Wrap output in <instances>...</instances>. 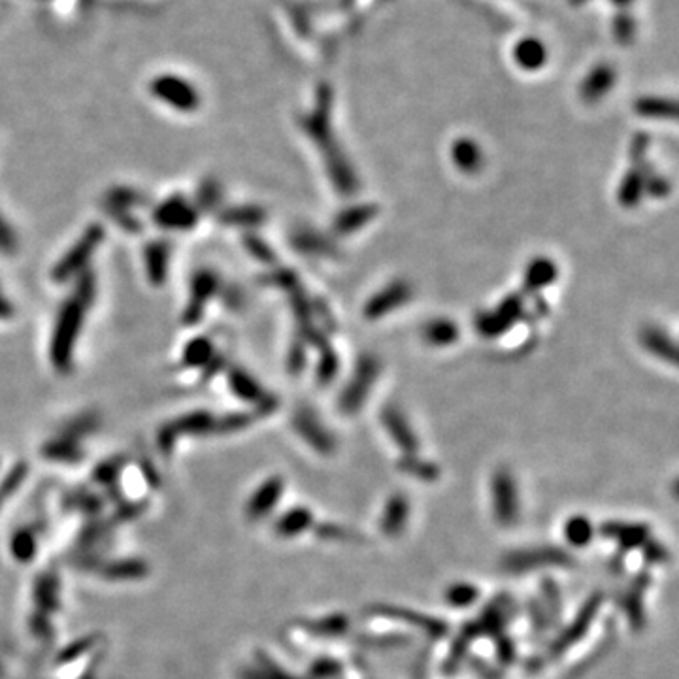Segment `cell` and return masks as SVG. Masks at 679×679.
<instances>
[{
  "instance_id": "6da1fadb",
  "label": "cell",
  "mask_w": 679,
  "mask_h": 679,
  "mask_svg": "<svg viewBox=\"0 0 679 679\" xmlns=\"http://www.w3.org/2000/svg\"><path fill=\"white\" fill-rule=\"evenodd\" d=\"M85 310L88 308L79 301H76L72 294L59 306L50 342V358L53 368L60 374H67L72 370L74 349L83 327Z\"/></svg>"
},
{
  "instance_id": "7a4b0ae2",
  "label": "cell",
  "mask_w": 679,
  "mask_h": 679,
  "mask_svg": "<svg viewBox=\"0 0 679 679\" xmlns=\"http://www.w3.org/2000/svg\"><path fill=\"white\" fill-rule=\"evenodd\" d=\"M104 237H106V232H104V227L100 223L88 225V228L81 232V237L78 238V242L65 255H62V259L53 266V270H51L53 282L65 284V282L76 278V275L81 270L88 268L89 259L93 257L95 251L102 244Z\"/></svg>"
},
{
  "instance_id": "3957f363",
  "label": "cell",
  "mask_w": 679,
  "mask_h": 679,
  "mask_svg": "<svg viewBox=\"0 0 679 679\" xmlns=\"http://www.w3.org/2000/svg\"><path fill=\"white\" fill-rule=\"evenodd\" d=\"M604 600H606V594L600 592V591L589 594L587 600L580 606L576 618L572 619L561 630L557 638L549 644L547 659H559V656H563L570 647H574L576 644H580L585 638V634L592 627L594 619H597V615H599Z\"/></svg>"
},
{
  "instance_id": "277c9868",
  "label": "cell",
  "mask_w": 679,
  "mask_h": 679,
  "mask_svg": "<svg viewBox=\"0 0 679 679\" xmlns=\"http://www.w3.org/2000/svg\"><path fill=\"white\" fill-rule=\"evenodd\" d=\"M572 564H574V557H572L566 549L555 545L517 549L512 551V553H507L502 561L504 570H507L509 574H525V572L549 566L566 568Z\"/></svg>"
},
{
  "instance_id": "5b68a950",
  "label": "cell",
  "mask_w": 679,
  "mask_h": 679,
  "mask_svg": "<svg viewBox=\"0 0 679 679\" xmlns=\"http://www.w3.org/2000/svg\"><path fill=\"white\" fill-rule=\"evenodd\" d=\"M367 613L372 615V618H381V619H389V621H398V623L410 625V627L424 632V636H429V638H433V640H442L450 632L448 623H443L442 619H436V618H433V615L421 613V611H415V609H410V608L395 606V604H374V606L367 608Z\"/></svg>"
},
{
  "instance_id": "8992f818",
  "label": "cell",
  "mask_w": 679,
  "mask_h": 679,
  "mask_svg": "<svg viewBox=\"0 0 679 679\" xmlns=\"http://www.w3.org/2000/svg\"><path fill=\"white\" fill-rule=\"evenodd\" d=\"M491 498L497 523L506 528L514 526L521 516V504L516 478L507 470L502 469L495 472L491 481Z\"/></svg>"
},
{
  "instance_id": "52a82bcc",
  "label": "cell",
  "mask_w": 679,
  "mask_h": 679,
  "mask_svg": "<svg viewBox=\"0 0 679 679\" xmlns=\"http://www.w3.org/2000/svg\"><path fill=\"white\" fill-rule=\"evenodd\" d=\"M221 291V282L219 275L216 272H211L208 268H202L193 274L191 278V289H189V302L183 310L181 321L187 327L199 325L204 317V310L209 299Z\"/></svg>"
},
{
  "instance_id": "ba28073f",
  "label": "cell",
  "mask_w": 679,
  "mask_h": 679,
  "mask_svg": "<svg viewBox=\"0 0 679 679\" xmlns=\"http://www.w3.org/2000/svg\"><path fill=\"white\" fill-rule=\"evenodd\" d=\"M200 219L199 209L183 195L164 199L153 209V221L164 230H193Z\"/></svg>"
},
{
  "instance_id": "9c48e42d",
  "label": "cell",
  "mask_w": 679,
  "mask_h": 679,
  "mask_svg": "<svg viewBox=\"0 0 679 679\" xmlns=\"http://www.w3.org/2000/svg\"><path fill=\"white\" fill-rule=\"evenodd\" d=\"M152 93L180 112H195L200 106V97L193 85L176 76L157 78L152 83Z\"/></svg>"
},
{
  "instance_id": "30bf717a",
  "label": "cell",
  "mask_w": 679,
  "mask_h": 679,
  "mask_svg": "<svg viewBox=\"0 0 679 679\" xmlns=\"http://www.w3.org/2000/svg\"><path fill=\"white\" fill-rule=\"evenodd\" d=\"M514 618H516V600L509 597V594L502 592L481 609L479 618H476L474 621L481 636L495 638V636H500L506 632L507 625L514 621Z\"/></svg>"
},
{
  "instance_id": "8fae6325",
  "label": "cell",
  "mask_w": 679,
  "mask_h": 679,
  "mask_svg": "<svg viewBox=\"0 0 679 679\" xmlns=\"http://www.w3.org/2000/svg\"><path fill=\"white\" fill-rule=\"evenodd\" d=\"M600 535L618 542L623 553L632 549H642L649 538L651 530L646 523H630V521H608L600 525Z\"/></svg>"
},
{
  "instance_id": "7c38bea8",
  "label": "cell",
  "mask_w": 679,
  "mask_h": 679,
  "mask_svg": "<svg viewBox=\"0 0 679 679\" xmlns=\"http://www.w3.org/2000/svg\"><path fill=\"white\" fill-rule=\"evenodd\" d=\"M651 585V574L649 572H640L630 581L628 589L625 591L621 599V608L627 615V621L632 630H642L646 627V608H644V597L646 591Z\"/></svg>"
},
{
  "instance_id": "4fadbf2b",
  "label": "cell",
  "mask_w": 679,
  "mask_h": 679,
  "mask_svg": "<svg viewBox=\"0 0 679 679\" xmlns=\"http://www.w3.org/2000/svg\"><path fill=\"white\" fill-rule=\"evenodd\" d=\"M170 253H172V246L168 240L155 238L147 242L144 247V266L145 275L152 285L161 287L168 280V268H170Z\"/></svg>"
},
{
  "instance_id": "5bb4252c",
  "label": "cell",
  "mask_w": 679,
  "mask_h": 679,
  "mask_svg": "<svg viewBox=\"0 0 679 679\" xmlns=\"http://www.w3.org/2000/svg\"><path fill=\"white\" fill-rule=\"evenodd\" d=\"M285 489V483L280 476L268 478L257 491H255L247 502V517L251 521H259L270 516L272 509L278 506Z\"/></svg>"
},
{
  "instance_id": "9a60e30c",
  "label": "cell",
  "mask_w": 679,
  "mask_h": 679,
  "mask_svg": "<svg viewBox=\"0 0 679 679\" xmlns=\"http://www.w3.org/2000/svg\"><path fill=\"white\" fill-rule=\"evenodd\" d=\"M410 521V500L405 495H393L386 507L384 516L379 519L381 533L389 538H398L406 530V525Z\"/></svg>"
},
{
  "instance_id": "2e32d148",
  "label": "cell",
  "mask_w": 679,
  "mask_h": 679,
  "mask_svg": "<svg viewBox=\"0 0 679 679\" xmlns=\"http://www.w3.org/2000/svg\"><path fill=\"white\" fill-rule=\"evenodd\" d=\"M293 424L296 433H299L313 450L321 451L325 455H329L330 451H334V440L330 438V434L321 427V423L317 421L312 414L308 412H299L294 415L293 419Z\"/></svg>"
},
{
  "instance_id": "e0dca14e",
  "label": "cell",
  "mask_w": 679,
  "mask_h": 679,
  "mask_svg": "<svg viewBox=\"0 0 679 679\" xmlns=\"http://www.w3.org/2000/svg\"><path fill=\"white\" fill-rule=\"evenodd\" d=\"M478 638H481V634H479V628H478V625H476L474 619L469 621V623H464L460 627V630L457 632L455 640L451 644V649H450L448 656H445V663H443V672L445 674H455L462 666V663L466 661V655H469L470 646Z\"/></svg>"
},
{
  "instance_id": "ac0fdd59",
  "label": "cell",
  "mask_w": 679,
  "mask_h": 679,
  "mask_svg": "<svg viewBox=\"0 0 679 679\" xmlns=\"http://www.w3.org/2000/svg\"><path fill=\"white\" fill-rule=\"evenodd\" d=\"M170 427H172L176 436H180V434L200 436V434L214 433L216 417L206 410H197V412H189V414H185V415H181L174 421H170Z\"/></svg>"
},
{
  "instance_id": "d6986e66",
  "label": "cell",
  "mask_w": 679,
  "mask_h": 679,
  "mask_svg": "<svg viewBox=\"0 0 679 679\" xmlns=\"http://www.w3.org/2000/svg\"><path fill=\"white\" fill-rule=\"evenodd\" d=\"M42 457L55 460V462H79L83 459V450L79 442L65 438V436H53L48 440L40 450Z\"/></svg>"
},
{
  "instance_id": "ffe728a7",
  "label": "cell",
  "mask_w": 679,
  "mask_h": 679,
  "mask_svg": "<svg viewBox=\"0 0 679 679\" xmlns=\"http://www.w3.org/2000/svg\"><path fill=\"white\" fill-rule=\"evenodd\" d=\"M266 219V211L261 206H230L219 211L218 221L228 227H259Z\"/></svg>"
},
{
  "instance_id": "44dd1931",
  "label": "cell",
  "mask_w": 679,
  "mask_h": 679,
  "mask_svg": "<svg viewBox=\"0 0 679 679\" xmlns=\"http://www.w3.org/2000/svg\"><path fill=\"white\" fill-rule=\"evenodd\" d=\"M230 391L246 402H259L265 396L261 384L244 368H230L227 374Z\"/></svg>"
},
{
  "instance_id": "7402d4cb",
  "label": "cell",
  "mask_w": 679,
  "mask_h": 679,
  "mask_svg": "<svg viewBox=\"0 0 679 679\" xmlns=\"http://www.w3.org/2000/svg\"><path fill=\"white\" fill-rule=\"evenodd\" d=\"M384 424L389 431V434L395 438L398 448L405 450L406 455H412L417 451L419 443L415 440V434L412 433L410 424L405 421V417H402L396 410H387L384 414Z\"/></svg>"
},
{
  "instance_id": "603a6c76",
  "label": "cell",
  "mask_w": 679,
  "mask_h": 679,
  "mask_svg": "<svg viewBox=\"0 0 679 679\" xmlns=\"http://www.w3.org/2000/svg\"><path fill=\"white\" fill-rule=\"evenodd\" d=\"M302 627L312 636H317V638H340V636H346L349 632L351 623H349V618H346V615L334 613V615H327V618H321V619L306 621Z\"/></svg>"
},
{
  "instance_id": "cb8c5ba5",
  "label": "cell",
  "mask_w": 679,
  "mask_h": 679,
  "mask_svg": "<svg viewBox=\"0 0 679 679\" xmlns=\"http://www.w3.org/2000/svg\"><path fill=\"white\" fill-rule=\"evenodd\" d=\"M313 525V516L308 507H293L275 523V533L282 538H294Z\"/></svg>"
},
{
  "instance_id": "d4e9b609",
  "label": "cell",
  "mask_w": 679,
  "mask_h": 679,
  "mask_svg": "<svg viewBox=\"0 0 679 679\" xmlns=\"http://www.w3.org/2000/svg\"><path fill=\"white\" fill-rule=\"evenodd\" d=\"M540 604L551 623V628L557 627L563 619V594L561 587L553 578H544L540 583Z\"/></svg>"
},
{
  "instance_id": "484cf974",
  "label": "cell",
  "mask_w": 679,
  "mask_h": 679,
  "mask_svg": "<svg viewBox=\"0 0 679 679\" xmlns=\"http://www.w3.org/2000/svg\"><path fill=\"white\" fill-rule=\"evenodd\" d=\"M100 429V415L97 412H81L59 427V436L79 442Z\"/></svg>"
},
{
  "instance_id": "4316f807",
  "label": "cell",
  "mask_w": 679,
  "mask_h": 679,
  "mask_svg": "<svg viewBox=\"0 0 679 679\" xmlns=\"http://www.w3.org/2000/svg\"><path fill=\"white\" fill-rule=\"evenodd\" d=\"M214 355H216L214 342H211L208 336H197L187 342L181 360H183V367L187 368H204Z\"/></svg>"
},
{
  "instance_id": "83f0119b",
  "label": "cell",
  "mask_w": 679,
  "mask_h": 679,
  "mask_svg": "<svg viewBox=\"0 0 679 679\" xmlns=\"http://www.w3.org/2000/svg\"><path fill=\"white\" fill-rule=\"evenodd\" d=\"M104 204L123 208V209H135L147 204V197L142 191L131 187V185H114L104 195Z\"/></svg>"
},
{
  "instance_id": "f1b7e54d",
  "label": "cell",
  "mask_w": 679,
  "mask_h": 679,
  "mask_svg": "<svg viewBox=\"0 0 679 679\" xmlns=\"http://www.w3.org/2000/svg\"><path fill=\"white\" fill-rule=\"evenodd\" d=\"M223 200V187L216 178H204L195 193V208L199 214H211Z\"/></svg>"
},
{
  "instance_id": "f546056e",
  "label": "cell",
  "mask_w": 679,
  "mask_h": 679,
  "mask_svg": "<svg viewBox=\"0 0 679 679\" xmlns=\"http://www.w3.org/2000/svg\"><path fill=\"white\" fill-rule=\"evenodd\" d=\"M98 570L108 580H140L147 574V564L144 561H116L98 566Z\"/></svg>"
},
{
  "instance_id": "4dcf8cb0",
  "label": "cell",
  "mask_w": 679,
  "mask_h": 679,
  "mask_svg": "<svg viewBox=\"0 0 679 679\" xmlns=\"http://www.w3.org/2000/svg\"><path fill=\"white\" fill-rule=\"evenodd\" d=\"M34 600L38 604L40 613L48 615L50 611L57 609V580L51 572H44L34 585Z\"/></svg>"
},
{
  "instance_id": "1f68e13d",
  "label": "cell",
  "mask_w": 679,
  "mask_h": 679,
  "mask_svg": "<svg viewBox=\"0 0 679 679\" xmlns=\"http://www.w3.org/2000/svg\"><path fill=\"white\" fill-rule=\"evenodd\" d=\"M408 294H410V289H406V285H391L387 291L374 296L372 302L367 308V315L374 317V315L386 313L391 308H396L398 304L405 302Z\"/></svg>"
},
{
  "instance_id": "d6a6232c",
  "label": "cell",
  "mask_w": 679,
  "mask_h": 679,
  "mask_svg": "<svg viewBox=\"0 0 679 679\" xmlns=\"http://www.w3.org/2000/svg\"><path fill=\"white\" fill-rule=\"evenodd\" d=\"M592 536H594V526L585 516H574L566 521L564 538L570 545L585 547L591 544Z\"/></svg>"
},
{
  "instance_id": "836d02e7",
  "label": "cell",
  "mask_w": 679,
  "mask_h": 679,
  "mask_svg": "<svg viewBox=\"0 0 679 679\" xmlns=\"http://www.w3.org/2000/svg\"><path fill=\"white\" fill-rule=\"evenodd\" d=\"M257 659L261 668H253V670H244L242 679H299L291 675L287 670H284L278 663H274L270 656L263 651L257 653Z\"/></svg>"
},
{
  "instance_id": "e575fe53",
  "label": "cell",
  "mask_w": 679,
  "mask_h": 679,
  "mask_svg": "<svg viewBox=\"0 0 679 679\" xmlns=\"http://www.w3.org/2000/svg\"><path fill=\"white\" fill-rule=\"evenodd\" d=\"M12 555L19 563H31L34 553H36V538L34 533L29 528H19L17 533H14L12 542H10Z\"/></svg>"
},
{
  "instance_id": "d590c367",
  "label": "cell",
  "mask_w": 679,
  "mask_h": 679,
  "mask_svg": "<svg viewBox=\"0 0 679 679\" xmlns=\"http://www.w3.org/2000/svg\"><path fill=\"white\" fill-rule=\"evenodd\" d=\"M453 159L457 166L464 172H476L481 164V152L478 150V145L470 140H460L455 144L453 150Z\"/></svg>"
},
{
  "instance_id": "8d00e7d4",
  "label": "cell",
  "mask_w": 679,
  "mask_h": 679,
  "mask_svg": "<svg viewBox=\"0 0 679 679\" xmlns=\"http://www.w3.org/2000/svg\"><path fill=\"white\" fill-rule=\"evenodd\" d=\"M479 599V589L469 581L453 583L445 591V602L453 608H470Z\"/></svg>"
},
{
  "instance_id": "74e56055",
  "label": "cell",
  "mask_w": 679,
  "mask_h": 679,
  "mask_svg": "<svg viewBox=\"0 0 679 679\" xmlns=\"http://www.w3.org/2000/svg\"><path fill=\"white\" fill-rule=\"evenodd\" d=\"M72 296L85 308H91L97 296V275L91 268H85L76 275V285Z\"/></svg>"
},
{
  "instance_id": "f35d334b",
  "label": "cell",
  "mask_w": 679,
  "mask_h": 679,
  "mask_svg": "<svg viewBox=\"0 0 679 679\" xmlns=\"http://www.w3.org/2000/svg\"><path fill=\"white\" fill-rule=\"evenodd\" d=\"M398 466H400L402 472H406V474H410L417 479H424V481H434L440 476L438 466H434L433 462L423 460V459L412 457V455H406L405 459L398 462Z\"/></svg>"
},
{
  "instance_id": "ab89813d",
  "label": "cell",
  "mask_w": 679,
  "mask_h": 679,
  "mask_svg": "<svg viewBox=\"0 0 679 679\" xmlns=\"http://www.w3.org/2000/svg\"><path fill=\"white\" fill-rule=\"evenodd\" d=\"M125 464H126V457H121V455L112 457V459L104 460L97 466L95 472H93V478H95V481H98L102 485H108V487L116 485L119 474L125 469Z\"/></svg>"
},
{
  "instance_id": "60d3db41",
  "label": "cell",
  "mask_w": 679,
  "mask_h": 679,
  "mask_svg": "<svg viewBox=\"0 0 679 679\" xmlns=\"http://www.w3.org/2000/svg\"><path fill=\"white\" fill-rule=\"evenodd\" d=\"M357 644L363 646V647H368V649H389V647H398V646H406L410 644V638L408 636H402V634H381V636H374V634H367V636H358L357 638Z\"/></svg>"
},
{
  "instance_id": "b9f144b4",
  "label": "cell",
  "mask_w": 679,
  "mask_h": 679,
  "mask_svg": "<svg viewBox=\"0 0 679 679\" xmlns=\"http://www.w3.org/2000/svg\"><path fill=\"white\" fill-rule=\"evenodd\" d=\"M27 472H29L27 462H23V460L12 466L10 472L5 476L3 483H0V500L5 502L8 497H12L15 491H19V487L23 485V481L27 478Z\"/></svg>"
},
{
  "instance_id": "7bdbcfd3",
  "label": "cell",
  "mask_w": 679,
  "mask_h": 679,
  "mask_svg": "<svg viewBox=\"0 0 679 679\" xmlns=\"http://www.w3.org/2000/svg\"><path fill=\"white\" fill-rule=\"evenodd\" d=\"M104 209H106V214H108L116 221V225L119 228H123L125 232H131V235H140V232L144 230L142 221L133 214L131 209H123V208H116V206H108V204H104Z\"/></svg>"
},
{
  "instance_id": "ee69618b",
  "label": "cell",
  "mask_w": 679,
  "mask_h": 679,
  "mask_svg": "<svg viewBox=\"0 0 679 679\" xmlns=\"http://www.w3.org/2000/svg\"><path fill=\"white\" fill-rule=\"evenodd\" d=\"M342 672H344V666L338 659L321 656V659H317V661L312 663V666L308 670V677L310 679H336V677L342 675Z\"/></svg>"
},
{
  "instance_id": "f6af8a7d",
  "label": "cell",
  "mask_w": 679,
  "mask_h": 679,
  "mask_svg": "<svg viewBox=\"0 0 679 679\" xmlns=\"http://www.w3.org/2000/svg\"><path fill=\"white\" fill-rule=\"evenodd\" d=\"M646 334L653 340H656V342H651V340H642L644 346L651 351H655L656 355L661 357H670V360H675V349H674V344L672 340L659 329H649L646 330Z\"/></svg>"
},
{
  "instance_id": "bcb514c9",
  "label": "cell",
  "mask_w": 679,
  "mask_h": 679,
  "mask_svg": "<svg viewBox=\"0 0 679 679\" xmlns=\"http://www.w3.org/2000/svg\"><path fill=\"white\" fill-rule=\"evenodd\" d=\"M427 338L431 340L433 344H438V346H443V344H450L453 342V340L457 338V327L450 321H434L429 325L427 329Z\"/></svg>"
},
{
  "instance_id": "7dc6e473",
  "label": "cell",
  "mask_w": 679,
  "mask_h": 679,
  "mask_svg": "<svg viewBox=\"0 0 679 679\" xmlns=\"http://www.w3.org/2000/svg\"><path fill=\"white\" fill-rule=\"evenodd\" d=\"M495 647H497V659L502 666H512L517 659V647L516 642L509 638V636L504 632L500 636H495Z\"/></svg>"
},
{
  "instance_id": "c3c4849f",
  "label": "cell",
  "mask_w": 679,
  "mask_h": 679,
  "mask_svg": "<svg viewBox=\"0 0 679 679\" xmlns=\"http://www.w3.org/2000/svg\"><path fill=\"white\" fill-rule=\"evenodd\" d=\"M315 535L321 540H338V542H349V540H358L355 533H351L349 528L342 525H334V523H321L315 526Z\"/></svg>"
},
{
  "instance_id": "681fc988",
  "label": "cell",
  "mask_w": 679,
  "mask_h": 679,
  "mask_svg": "<svg viewBox=\"0 0 679 679\" xmlns=\"http://www.w3.org/2000/svg\"><path fill=\"white\" fill-rule=\"evenodd\" d=\"M17 251H19L17 232L8 223V219L3 214H0V253H5V255H8V257H12V255H15Z\"/></svg>"
},
{
  "instance_id": "f907efd6",
  "label": "cell",
  "mask_w": 679,
  "mask_h": 679,
  "mask_svg": "<svg viewBox=\"0 0 679 679\" xmlns=\"http://www.w3.org/2000/svg\"><path fill=\"white\" fill-rule=\"evenodd\" d=\"M253 417L249 414H228L221 419H216L214 433H237L249 427Z\"/></svg>"
},
{
  "instance_id": "816d5d0a",
  "label": "cell",
  "mask_w": 679,
  "mask_h": 679,
  "mask_svg": "<svg viewBox=\"0 0 679 679\" xmlns=\"http://www.w3.org/2000/svg\"><path fill=\"white\" fill-rule=\"evenodd\" d=\"M553 278H555L553 265H551L549 261H536L533 266H530V270L526 274V284L542 287V285L549 284Z\"/></svg>"
},
{
  "instance_id": "f5cc1de1",
  "label": "cell",
  "mask_w": 679,
  "mask_h": 679,
  "mask_svg": "<svg viewBox=\"0 0 679 679\" xmlns=\"http://www.w3.org/2000/svg\"><path fill=\"white\" fill-rule=\"evenodd\" d=\"M528 615H530V627H533L535 636H544L551 628V623L538 599H530Z\"/></svg>"
},
{
  "instance_id": "db71d44e",
  "label": "cell",
  "mask_w": 679,
  "mask_h": 679,
  "mask_svg": "<svg viewBox=\"0 0 679 679\" xmlns=\"http://www.w3.org/2000/svg\"><path fill=\"white\" fill-rule=\"evenodd\" d=\"M644 191V181L640 178V174H628L625 178V183H623V189H621V202L627 204V206H632L640 200V195Z\"/></svg>"
},
{
  "instance_id": "11a10c76",
  "label": "cell",
  "mask_w": 679,
  "mask_h": 679,
  "mask_svg": "<svg viewBox=\"0 0 679 679\" xmlns=\"http://www.w3.org/2000/svg\"><path fill=\"white\" fill-rule=\"evenodd\" d=\"M374 216V211H368L367 208H357V209H351L349 214H344L338 218V230L342 232H351L357 228V225L368 221L370 218Z\"/></svg>"
},
{
  "instance_id": "9f6ffc18",
  "label": "cell",
  "mask_w": 679,
  "mask_h": 679,
  "mask_svg": "<svg viewBox=\"0 0 679 679\" xmlns=\"http://www.w3.org/2000/svg\"><path fill=\"white\" fill-rule=\"evenodd\" d=\"M244 246L246 249L253 255L255 259H259L263 263H272L274 261V249H270L263 238L255 237V235H246L244 237Z\"/></svg>"
},
{
  "instance_id": "6f0895ef",
  "label": "cell",
  "mask_w": 679,
  "mask_h": 679,
  "mask_svg": "<svg viewBox=\"0 0 679 679\" xmlns=\"http://www.w3.org/2000/svg\"><path fill=\"white\" fill-rule=\"evenodd\" d=\"M642 553L649 564H663L668 561V549L653 538H649V542L642 547Z\"/></svg>"
},
{
  "instance_id": "680465c9",
  "label": "cell",
  "mask_w": 679,
  "mask_h": 679,
  "mask_svg": "<svg viewBox=\"0 0 679 679\" xmlns=\"http://www.w3.org/2000/svg\"><path fill=\"white\" fill-rule=\"evenodd\" d=\"M95 642H97V636H88V638H81L78 644L69 646L65 651H62V655H59V663L74 661L76 656H79L81 653H85L89 647H93Z\"/></svg>"
},
{
  "instance_id": "91938a15",
  "label": "cell",
  "mask_w": 679,
  "mask_h": 679,
  "mask_svg": "<svg viewBox=\"0 0 679 679\" xmlns=\"http://www.w3.org/2000/svg\"><path fill=\"white\" fill-rule=\"evenodd\" d=\"M176 440H178V436L172 431V427H170V423H164L157 433V445H159V450L164 457H170V453H172Z\"/></svg>"
},
{
  "instance_id": "94428289",
  "label": "cell",
  "mask_w": 679,
  "mask_h": 679,
  "mask_svg": "<svg viewBox=\"0 0 679 679\" xmlns=\"http://www.w3.org/2000/svg\"><path fill=\"white\" fill-rule=\"evenodd\" d=\"M470 666L472 670L481 677V679H502V672L498 668H493L489 663L481 661L479 656H472L470 659Z\"/></svg>"
},
{
  "instance_id": "6125c7cd",
  "label": "cell",
  "mask_w": 679,
  "mask_h": 679,
  "mask_svg": "<svg viewBox=\"0 0 679 679\" xmlns=\"http://www.w3.org/2000/svg\"><path fill=\"white\" fill-rule=\"evenodd\" d=\"M225 365H227V358H225V355H214V357H211V360H209V363L202 368V381H209V379H214V376L216 374H219L223 368H225Z\"/></svg>"
},
{
  "instance_id": "be15d7a7",
  "label": "cell",
  "mask_w": 679,
  "mask_h": 679,
  "mask_svg": "<svg viewBox=\"0 0 679 679\" xmlns=\"http://www.w3.org/2000/svg\"><path fill=\"white\" fill-rule=\"evenodd\" d=\"M304 367V348L294 344L289 353V368L291 372H299Z\"/></svg>"
},
{
  "instance_id": "e7e4bbea",
  "label": "cell",
  "mask_w": 679,
  "mask_h": 679,
  "mask_svg": "<svg viewBox=\"0 0 679 679\" xmlns=\"http://www.w3.org/2000/svg\"><path fill=\"white\" fill-rule=\"evenodd\" d=\"M15 313V308L12 306V302L6 299V294L0 291V321H8L12 320Z\"/></svg>"
},
{
  "instance_id": "03108f58",
  "label": "cell",
  "mask_w": 679,
  "mask_h": 679,
  "mask_svg": "<svg viewBox=\"0 0 679 679\" xmlns=\"http://www.w3.org/2000/svg\"><path fill=\"white\" fill-rule=\"evenodd\" d=\"M225 301H227L225 304H228L230 308H237L242 302V294L235 287H228L225 291Z\"/></svg>"
}]
</instances>
